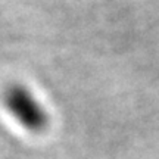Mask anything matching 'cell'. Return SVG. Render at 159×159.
I'll return each instance as SVG.
<instances>
[{"label": "cell", "mask_w": 159, "mask_h": 159, "mask_svg": "<svg viewBox=\"0 0 159 159\" xmlns=\"http://www.w3.org/2000/svg\"><path fill=\"white\" fill-rule=\"evenodd\" d=\"M5 109L22 128L40 134L49 127L50 118L43 103L24 84H9L2 94Z\"/></svg>", "instance_id": "obj_1"}]
</instances>
